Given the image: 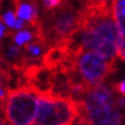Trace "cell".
Instances as JSON below:
<instances>
[{"label": "cell", "mask_w": 125, "mask_h": 125, "mask_svg": "<svg viewBox=\"0 0 125 125\" xmlns=\"http://www.w3.org/2000/svg\"><path fill=\"white\" fill-rule=\"evenodd\" d=\"M32 39V33L29 32V31H22V32H19L17 34H15V42L17 45H24L25 42H30Z\"/></svg>", "instance_id": "obj_7"}, {"label": "cell", "mask_w": 125, "mask_h": 125, "mask_svg": "<svg viewBox=\"0 0 125 125\" xmlns=\"http://www.w3.org/2000/svg\"><path fill=\"white\" fill-rule=\"evenodd\" d=\"M76 63L73 64H76L83 83L88 88L101 84L111 71V67L114 64V62L106 60L103 56L92 51L76 54Z\"/></svg>", "instance_id": "obj_4"}, {"label": "cell", "mask_w": 125, "mask_h": 125, "mask_svg": "<svg viewBox=\"0 0 125 125\" xmlns=\"http://www.w3.org/2000/svg\"><path fill=\"white\" fill-rule=\"evenodd\" d=\"M0 125H6V123H5L4 121H1V119H0Z\"/></svg>", "instance_id": "obj_15"}, {"label": "cell", "mask_w": 125, "mask_h": 125, "mask_svg": "<svg viewBox=\"0 0 125 125\" xmlns=\"http://www.w3.org/2000/svg\"><path fill=\"white\" fill-rule=\"evenodd\" d=\"M46 9H53L62 4V0H42Z\"/></svg>", "instance_id": "obj_10"}, {"label": "cell", "mask_w": 125, "mask_h": 125, "mask_svg": "<svg viewBox=\"0 0 125 125\" xmlns=\"http://www.w3.org/2000/svg\"><path fill=\"white\" fill-rule=\"evenodd\" d=\"M39 93L33 87H20L9 91L5 104V114L10 125H32L37 113Z\"/></svg>", "instance_id": "obj_3"}, {"label": "cell", "mask_w": 125, "mask_h": 125, "mask_svg": "<svg viewBox=\"0 0 125 125\" xmlns=\"http://www.w3.org/2000/svg\"><path fill=\"white\" fill-rule=\"evenodd\" d=\"M2 20H4V22L7 24L9 28H15V24H16V16L14 13H11V11H7L4 16H2Z\"/></svg>", "instance_id": "obj_9"}, {"label": "cell", "mask_w": 125, "mask_h": 125, "mask_svg": "<svg viewBox=\"0 0 125 125\" xmlns=\"http://www.w3.org/2000/svg\"><path fill=\"white\" fill-rule=\"evenodd\" d=\"M79 116V102L48 92L39 93L32 125H72Z\"/></svg>", "instance_id": "obj_2"}, {"label": "cell", "mask_w": 125, "mask_h": 125, "mask_svg": "<svg viewBox=\"0 0 125 125\" xmlns=\"http://www.w3.org/2000/svg\"><path fill=\"white\" fill-rule=\"evenodd\" d=\"M111 11L119 29L117 55L125 60V0H113Z\"/></svg>", "instance_id": "obj_6"}, {"label": "cell", "mask_w": 125, "mask_h": 125, "mask_svg": "<svg viewBox=\"0 0 125 125\" xmlns=\"http://www.w3.org/2000/svg\"><path fill=\"white\" fill-rule=\"evenodd\" d=\"M20 54H21V52H20V48L17 46H10V47L8 48L7 55L9 59H15V57L19 56Z\"/></svg>", "instance_id": "obj_11"}, {"label": "cell", "mask_w": 125, "mask_h": 125, "mask_svg": "<svg viewBox=\"0 0 125 125\" xmlns=\"http://www.w3.org/2000/svg\"><path fill=\"white\" fill-rule=\"evenodd\" d=\"M4 33H5V27L2 25V23H0V38L4 36Z\"/></svg>", "instance_id": "obj_13"}, {"label": "cell", "mask_w": 125, "mask_h": 125, "mask_svg": "<svg viewBox=\"0 0 125 125\" xmlns=\"http://www.w3.org/2000/svg\"><path fill=\"white\" fill-rule=\"evenodd\" d=\"M5 96V91H4V88L1 87V85H0V100L4 98Z\"/></svg>", "instance_id": "obj_14"}, {"label": "cell", "mask_w": 125, "mask_h": 125, "mask_svg": "<svg viewBox=\"0 0 125 125\" xmlns=\"http://www.w3.org/2000/svg\"><path fill=\"white\" fill-rule=\"evenodd\" d=\"M27 52L30 54L31 56L33 57H38L40 54H42V47L37 42H33V44H30V45L27 47Z\"/></svg>", "instance_id": "obj_8"}, {"label": "cell", "mask_w": 125, "mask_h": 125, "mask_svg": "<svg viewBox=\"0 0 125 125\" xmlns=\"http://www.w3.org/2000/svg\"><path fill=\"white\" fill-rule=\"evenodd\" d=\"M79 25V13H75L71 6L65 5L54 14L52 30L61 38L69 37Z\"/></svg>", "instance_id": "obj_5"}, {"label": "cell", "mask_w": 125, "mask_h": 125, "mask_svg": "<svg viewBox=\"0 0 125 125\" xmlns=\"http://www.w3.org/2000/svg\"><path fill=\"white\" fill-rule=\"evenodd\" d=\"M118 109L113 90L99 84L90 88L79 102V125H121L122 114Z\"/></svg>", "instance_id": "obj_1"}, {"label": "cell", "mask_w": 125, "mask_h": 125, "mask_svg": "<svg viewBox=\"0 0 125 125\" xmlns=\"http://www.w3.org/2000/svg\"><path fill=\"white\" fill-rule=\"evenodd\" d=\"M115 88H116V91H117L118 93L125 95V79H123L122 82H119L118 84H116Z\"/></svg>", "instance_id": "obj_12"}]
</instances>
